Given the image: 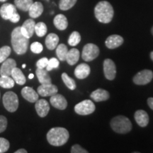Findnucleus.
Masks as SVG:
<instances>
[{
  "label": "nucleus",
  "mask_w": 153,
  "mask_h": 153,
  "mask_svg": "<svg viewBox=\"0 0 153 153\" xmlns=\"http://www.w3.org/2000/svg\"><path fill=\"white\" fill-rule=\"evenodd\" d=\"M46 1H49V0H46Z\"/></svg>",
  "instance_id": "49"
},
{
  "label": "nucleus",
  "mask_w": 153,
  "mask_h": 153,
  "mask_svg": "<svg viewBox=\"0 0 153 153\" xmlns=\"http://www.w3.org/2000/svg\"><path fill=\"white\" fill-rule=\"evenodd\" d=\"M9 147H10V144L9 141L4 137H0V153L7 152Z\"/></svg>",
  "instance_id": "36"
},
{
  "label": "nucleus",
  "mask_w": 153,
  "mask_h": 153,
  "mask_svg": "<svg viewBox=\"0 0 153 153\" xmlns=\"http://www.w3.org/2000/svg\"><path fill=\"white\" fill-rule=\"evenodd\" d=\"M123 43V38L118 35H111L108 36L105 41L106 46L109 49L117 48Z\"/></svg>",
  "instance_id": "17"
},
{
  "label": "nucleus",
  "mask_w": 153,
  "mask_h": 153,
  "mask_svg": "<svg viewBox=\"0 0 153 153\" xmlns=\"http://www.w3.org/2000/svg\"><path fill=\"white\" fill-rule=\"evenodd\" d=\"M0 96H1V94H0Z\"/></svg>",
  "instance_id": "50"
},
{
  "label": "nucleus",
  "mask_w": 153,
  "mask_h": 153,
  "mask_svg": "<svg viewBox=\"0 0 153 153\" xmlns=\"http://www.w3.org/2000/svg\"><path fill=\"white\" fill-rule=\"evenodd\" d=\"M148 104L151 109L153 110V97H150L148 99Z\"/></svg>",
  "instance_id": "42"
},
{
  "label": "nucleus",
  "mask_w": 153,
  "mask_h": 153,
  "mask_svg": "<svg viewBox=\"0 0 153 153\" xmlns=\"http://www.w3.org/2000/svg\"><path fill=\"white\" fill-rule=\"evenodd\" d=\"M47 26L45 23L38 22L36 24L35 26V32L38 37H43L47 33Z\"/></svg>",
  "instance_id": "31"
},
{
  "label": "nucleus",
  "mask_w": 153,
  "mask_h": 153,
  "mask_svg": "<svg viewBox=\"0 0 153 153\" xmlns=\"http://www.w3.org/2000/svg\"><path fill=\"white\" fill-rule=\"evenodd\" d=\"M22 95L26 101L30 103H36L38 99V94L34 90L33 88L25 87L22 90Z\"/></svg>",
  "instance_id": "19"
},
{
  "label": "nucleus",
  "mask_w": 153,
  "mask_h": 153,
  "mask_svg": "<svg viewBox=\"0 0 153 153\" xmlns=\"http://www.w3.org/2000/svg\"><path fill=\"white\" fill-rule=\"evenodd\" d=\"M48 62V59L47 57H43V58L40 59L36 62V66L38 68L44 69L46 68Z\"/></svg>",
  "instance_id": "38"
},
{
  "label": "nucleus",
  "mask_w": 153,
  "mask_h": 153,
  "mask_svg": "<svg viewBox=\"0 0 153 153\" xmlns=\"http://www.w3.org/2000/svg\"><path fill=\"white\" fill-rule=\"evenodd\" d=\"M50 102L53 107L59 110L65 109L68 106V101L62 95L58 94L57 93L51 96V99H50Z\"/></svg>",
  "instance_id": "11"
},
{
  "label": "nucleus",
  "mask_w": 153,
  "mask_h": 153,
  "mask_svg": "<svg viewBox=\"0 0 153 153\" xmlns=\"http://www.w3.org/2000/svg\"><path fill=\"white\" fill-rule=\"evenodd\" d=\"M79 51L76 48H72L68 52L66 56V61L70 65H74L78 62L79 59Z\"/></svg>",
  "instance_id": "25"
},
{
  "label": "nucleus",
  "mask_w": 153,
  "mask_h": 153,
  "mask_svg": "<svg viewBox=\"0 0 153 153\" xmlns=\"http://www.w3.org/2000/svg\"><path fill=\"white\" fill-rule=\"evenodd\" d=\"M95 105L91 100H85L75 105L74 111L77 114L81 116H87L94 112Z\"/></svg>",
  "instance_id": "7"
},
{
  "label": "nucleus",
  "mask_w": 153,
  "mask_h": 153,
  "mask_svg": "<svg viewBox=\"0 0 153 153\" xmlns=\"http://www.w3.org/2000/svg\"><path fill=\"white\" fill-rule=\"evenodd\" d=\"M36 23L33 19H30L25 21V22L21 26V31L23 35L27 38H30L33 35L35 32Z\"/></svg>",
  "instance_id": "12"
},
{
  "label": "nucleus",
  "mask_w": 153,
  "mask_h": 153,
  "mask_svg": "<svg viewBox=\"0 0 153 153\" xmlns=\"http://www.w3.org/2000/svg\"><path fill=\"white\" fill-rule=\"evenodd\" d=\"M3 104L9 112H15L19 107V98L13 91H7L3 96Z\"/></svg>",
  "instance_id": "5"
},
{
  "label": "nucleus",
  "mask_w": 153,
  "mask_h": 153,
  "mask_svg": "<svg viewBox=\"0 0 153 153\" xmlns=\"http://www.w3.org/2000/svg\"><path fill=\"white\" fill-rule=\"evenodd\" d=\"M16 12V6L11 4L5 3L0 8V15L5 20H9L11 17Z\"/></svg>",
  "instance_id": "15"
},
{
  "label": "nucleus",
  "mask_w": 153,
  "mask_h": 153,
  "mask_svg": "<svg viewBox=\"0 0 153 153\" xmlns=\"http://www.w3.org/2000/svg\"><path fill=\"white\" fill-rule=\"evenodd\" d=\"M11 49L9 46H3L0 48V63L3 62L11 54Z\"/></svg>",
  "instance_id": "34"
},
{
  "label": "nucleus",
  "mask_w": 153,
  "mask_h": 153,
  "mask_svg": "<svg viewBox=\"0 0 153 153\" xmlns=\"http://www.w3.org/2000/svg\"><path fill=\"white\" fill-rule=\"evenodd\" d=\"M150 58H151V60H152L153 61V51H152V52L150 53Z\"/></svg>",
  "instance_id": "45"
},
{
  "label": "nucleus",
  "mask_w": 153,
  "mask_h": 153,
  "mask_svg": "<svg viewBox=\"0 0 153 153\" xmlns=\"http://www.w3.org/2000/svg\"><path fill=\"white\" fill-rule=\"evenodd\" d=\"M22 68H26V64L22 65Z\"/></svg>",
  "instance_id": "46"
},
{
  "label": "nucleus",
  "mask_w": 153,
  "mask_h": 153,
  "mask_svg": "<svg viewBox=\"0 0 153 153\" xmlns=\"http://www.w3.org/2000/svg\"><path fill=\"white\" fill-rule=\"evenodd\" d=\"M153 72L150 70H143L133 76V81L137 85H145L152 81Z\"/></svg>",
  "instance_id": "8"
},
{
  "label": "nucleus",
  "mask_w": 153,
  "mask_h": 153,
  "mask_svg": "<svg viewBox=\"0 0 153 153\" xmlns=\"http://www.w3.org/2000/svg\"><path fill=\"white\" fill-rule=\"evenodd\" d=\"M33 3V0H14L16 7L24 11H28L29 10L30 6Z\"/></svg>",
  "instance_id": "27"
},
{
  "label": "nucleus",
  "mask_w": 153,
  "mask_h": 153,
  "mask_svg": "<svg viewBox=\"0 0 153 153\" xmlns=\"http://www.w3.org/2000/svg\"><path fill=\"white\" fill-rule=\"evenodd\" d=\"M76 2V0H60L59 7L61 10L66 11L74 7Z\"/></svg>",
  "instance_id": "33"
},
{
  "label": "nucleus",
  "mask_w": 153,
  "mask_h": 153,
  "mask_svg": "<svg viewBox=\"0 0 153 153\" xmlns=\"http://www.w3.org/2000/svg\"><path fill=\"white\" fill-rule=\"evenodd\" d=\"M72 153H88V151L83 148H82L79 145H74L71 148Z\"/></svg>",
  "instance_id": "39"
},
{
  "label": "nucleus",
  "mask_w": 153,
  "mask_h": 153,
  "mask_svg": "<svg viewBox=\"0 0 153 153\" xmlns=\"http://www.w3.org/2000/svg\"><path fill=\"white\" fill-rule=\"evenodd\" d=\"M34 77V74H30L29 75H28V78H29V79H33V78Z\"/></svg>",
  "instance_id": "44"
},
{
  "label": "nucleus",
  "mask_w": 153,
  "mask_h": 153,
  "mask_svg": "<svg viewBox=\"0 0 153 153\" xmlns=\"http://www.w3.org/2000/svg\"><path fill=\"white\" fill-rule=\"evenodd\" d=\"M43 11V6L39 1H36L32 4L30 6L28 13H29V16L32 19H36L39 17L42 14Z\"/></svg>",
  "instance_id": "21"
},
{
  "label": "nucleus",
  "mask_w": 153,
  "mask_h": 153,
  "mask_svg": "<svg viewBox=\"0 0 153 153\" xmlns=\"http://www.w3.org/2000/svg\"><path fill=\"white\" fill-rule=\"evenodd\" d=\"M62 79L63 82L65 83V85L67 86V87L69 88L70 90H74L76 88V83L75 81L70 77L68 74L64 72L62 74Z\"/></svg>",
  "instance_id": "30"
},
{
  "label": "nucleus",
  "mask_w": 153,
  "mask_h": 153,
  "mask_svg": "<svg viewBox=\"0 0 153 153\" xmlns=\"http://www.w3.org/2000/svg\"><path fill=\"white\" fill-rule=\"evenodd\" d=\"M151 32H152V35H153V26H152V29H151Z\"/></svg>",
  "instance_id": "48"
},
{
  "label": "nucleus",
  "mask_w": 153,
  "mask_h": 153,
  "mask_svg": "<svg viewBox=\"0 0 153 153\" xmlns=\"http://www.w3.org/2000/svg\"><path fill=\"white\" fill-rule=\"evenodd\" d=\"M15 153H27V151L25 150V149H19V150H16Z\"/></svg>",
  "instance_id": "43"
},
{
  "label": "nucleus",
  "mask_w": 153,
  "mask_h": 153,
  "mask_svg": "<svg viewBox=\"0 0 153 153\" xmlns=\"http://www.w3.org/2000/svg\"><path fill=\"white\" fill-rule=\"evenodd\" d=\"M35 108L40 117H45L50 111V105L45 99H38L36 101Z\"/></svg>",
  "instance_id": "14"
},
{
  "label": "nucleus",
  "mask_w": 153,
  "mask_h": 153,
  "mask_svg": "<svg viewBox=\"0 0 153 153\" xmlns=\"http://www.w3.org/2000/svg\"><path fill=\"white\" fill-rule=\"evenodd\" d=\"M90 97L96 102H100V101L108 100L110 95L108 91L103 89H98L91 94Z\"/></svg>",
  "instance_id": "20"
},
{
  "label": "nucleus",
  "mask_w": 153,
  "mask_h": 153,
  "mask_svg": "<svg viewBox=\"0 0 153 153\" xmlns=\"http://www.w3.org/2000/svg\"><path fill=\"white\" fill-rule=\"evenodd\" d=\"M11 76L14 80L15 83L18 84L19 85H24L26 82V76L23 73L22 70L18 68H14L11 72Z\"/></svg>",
  "instance_id": "24"
},
{
  "label": "nucleus",
  "mask_w": 153,
  "mask_h": 153,
  "mask_svg": "<svg viewBox=\"0 0 153 153\" xmlns=\"http://www.w3.org/2000/svg\"><path fill=\"white\" fill-rule=\"evenodd\" d=\"M6 1H7V0H0V1H1V2H4Z\"/></svg>",
  "instance_id": "47"
},
{
  "label": "nucleus",
  "mask_w": 153,
  "mask_h": 153,
  "mask_svg": "<svg viewBox=\"0 0 153 153\" xmlns=\"http://www.w3.org/2000/svg\"><path fill=\"white\" fill-rule=\"evenodd\" d=\"M15 85L14 80L9 76H0V87L4 89H10L14 87Z\"/></svg>",
  "instance_id": "28"
},
{
  "label": "nucleus",
  "mask_w": 153,
  "mask_h": 153,
  "mask_svg": "<svg viewBox=\"0 0 153 153\" xmlns=\"http://www.w3.org/2000/svg\"><path fill=\"white\" fill-rule=\"evenodd\" d=\"M45 45L47 48L53 51L56 48L59 43V37L55 33H50L45 38Z\"/></svg>",
  "instance_id": "26"
},
{
  "label": "nucleus",
  "mask_w": 153,
  "mask_h": 153,
  "mask_svg": "<svg viewBox=\"0 0 153 153\" xmlns=\"http://www.w3.org/2000/svg\"><path fill=\"white\" fill-rule=\"evenodd\" d=\"M36 76H37L38 81H39L41 85H44V84H51L52 82V79L50 76L47 70L44 69L37 68L36 71Z\"/></svg>",
  "instance_id": "22"
},
{
  "label": "nucleus",
  "mask_w": 153,
  "mask_h": 153,
  "mask_svg": "<svg viewBox=\"0 0 153 153\" xmlns=\"http://www.w3.org/2000/svg\"><path fill=\"white\" fill-rule=\"evenodd\" d=\"M43 50V45L39 42H34L30 45V51L36 54H39Z\"/></svg>",
  "instance_id": "37"
},
{
  "label": "nucleus",
  "mask_w": 153,
  "mask_h": 153,
  "mask_svg": "<svg viewBox=\"0 0 153 153\" xmlns=\"http://www.w3.org/2000/svg\"><path fill=\"white\" fill-rule=\"evenodd\" d=\"M68 47L65 44H60L56 47V55L58 59L61 61L66 60V56L68 54Z\"/></svg>",
  "instance_id": "29"
},
{
  "label": "nucleus",
  "mask_w": 153,
  "mask_h": 153,
  "mask_svg": "<svg viewBox=\"0 0 153 153\" xmlns=\"http://www.w3.org/2000/svg\"><path fill=\"white\" fill-rule=\"evenodd\" d=\"M11 45L14 52L18 55H23L28 50L29 38L23 35L21 31V26L15 28L11 33Z\"/></svg>",
  "instance_id": "1"
},
{
  "label": "nucleus",
  "mask_w": 153,
  "mask_h": 153,
  "mask_svg": "<svg viewBox=\"0 0 153 153\" xmlns=\"http://www.w3.org/2000/svg\"><path fill=\"white\" fill-rule=\"evenodd\" d=\"M19 20H20V16H19V14L17 12L15 13V14L11 17L10 19H9V21L12 23H17L19 22Z\"/></svg>",
  "instance_id": "41"
},
{
  "label": "nucleus",
  "mask_w": 153,
  "mask_h": 153,
  "mask_svg": "<svg viewBox=\"0 0 153 153\" xmlns=\"http://www.w3.org/2000/svg\"><path fill=\"white\" fill-rule=\"evenodd\" d=\"M7 119L5 116H0V133H2L7 128Z\"/></svg>",
  "instance_id": "40"
},
{
  "label": "nucleus",
  "mask_w": 153,
  "mask_h": 153,
  "mask_svg": "<svg viewBox=\"0 0 153 153\" xmlns=\"http://www.w3.org/2000/svg\"><path fill=\"white\" fill-rule=\"evenodd\" d=\"M99 55V48L94 43H87L83 48L82 57L85 61L89 62L97 58Z\"/></svg>",
  "instance_id": "6"
},
{
  "label": "nucleus",
  "mask_w": 153,
  "mask_h": 153,
  "mask_svg": "<svg viewBox=\"0 0 153 153\" xmlns=\"http://www.w3.org/2000/svg\"><path fill=\"white\" fill-rule=\"evenodd\" d=\"M38 94L41 95V97H51V96L55 94L58 91L57 87L56 86L51 84H44L38 87L37 89Z\"/></svg>",
  "instance_id": "10"
},
{
  "label": "nucleus",
  "mask_w": 153,
  "mask_h": 153,
  "mask_svg": "<svg viewBox=\"0 0 153 153\" xmlns=\"http://www.w3.org/2000/svg\"><path fill=\"white\" fill-rule=\"evenodd\" d=\"M70 134L67 129L62 127L51 128L47 133V140L51 145L62 146L68 142Z\"/></svg>",
  "instance_id": "2"
},
{
  "label": "nucleus",
  "mask_w": 153,
  "mask_h": 153,
  "mask_svg": "<svg viewBox=\"0 0 153 153\" xmlns=\"http://www.w3.org/2000/svg\"><path fill=\"white\" fill-rule=\"evenodd\" d=\"M94 14L99 22L103 24H108L111 22L114 17V11L109 2L106 1H101L95 7Z\"/></svg>",
  "instance_id": "3"
},
{
  "label": "nucleus",
  "mask_w": 153,
  "mask_h": 153,
  "mask_svg": "<svg viewBox=\"0 0 153 153\" xmlns=\"http://www.w3.org/2000/svg\"><path fill=\"white\" fill-rule=\"evenodd\" d=\"M104 73L105 77L108 80H113L116 77V67L111 59H106L104 61Z\"/></svg>",
  "instance_id": "9"
},
{
  "label": "nucleus",
  "mask_w": 153,
  "mask_h": 153,
  "mask_svg": "<svg viewBox=\"0 0 153 153\" xmlns=\"http://www.w3.org/2000/svg\"><path fill=\"white\" fill-rule=\"evenodd\" d=\"M59 65H60L59 60L55 57H52V58L48 60V62L46 66V70L47 71H51L53 69L57 68L59 67Z\"/></svg>",
  "instance_id": "35"
},
{
  "label": "nucleus",
  "mask_w": 153,
  "mask_h": 153,
  "mask_svg": "<svg viewBox=\"0 0 153 153\" xmlns=\"http://www.w3.org/2000/svg\"><path fill=\"white\" fill-rule=\"evenodd\" d=\"M16 67V62L14 59L7 58L3 62L2 65L0 68V75L11 76L13 69Z\"/></svg>",
  "instance_id": "13"
},
{
  "label": "nucleus",
  "mask_w": 153,
  "mask_h": 153,
  "mask_svg": "<svg viewBox=\"0 0 153 153\" xmlns=\"http://www.w3.org/2000/svg\"><path fill=\"white\" fill-rule=\"evenodd\" d=\"M55 26L60 30H64L68 28V22L66 16L63 14H58L54 18L53 20Z\"/></svg>",
  "instance_id": "23"
},
{
  "label": "nucleus",
  "mask_w": 153,
  "mask_h": 153,
  "mask_svg": "<svg viewBox=\"0 0 153 153\" xmlns=\"http://www.w3.org/2000/svg\"><path fill=\"white\" fill-rule=\"evenodd\" d=\"M111 127L116 133L125 134L131 131L132 123L126 116H118L111 120Z\"/></svg>",
  "instance_id": "4"
},
{
  "label": "nucleus",
  "mask_w": 153,
  "mask_h": 153,
  "mask_svg": "<svg viewBox=\"0 0 153 153\" xmlns=\"http://www.w3.org/2000/svg\"><path fill=\"white\" fill-rule=\"evenodd\" d=\"M81 41V36L79 32L73 31L68 38V43L71 46H76Z\"/></svg>",
  "instance_id": "32"
},
{
  "label": "nucleus",
  "mask_w": 153,
  "mask_h": 153,
  "mask_svg": "<svg viewBox=\"0 0 153 153\" xmlns=\"http://www.w3.org/2000/svg\"><path fill=\"white\" fill-rule=\"evenodd\" d=\"M90 72V67L86 63H81L79 65L76 66L74 73L77 79H83L89 75Z\"/></svg>",
  "instance_id": "16"
},
{
  "label": "nucleus",
  "mask_w": 153,
  "mask_h": 153,
  "mask_svg": "<svg viewBox=\"0 0 153 153\" xmlns=\"http://www.w3.org/2000/svg\"><path fill=\"white\" fill-rule=\"evenodd\" d=\"M135 121L140 127H146L149 123V116L148 113L143 110H137L134 115Z\"/></svg>",
  "instance_id": "18"
}]
</instances>
